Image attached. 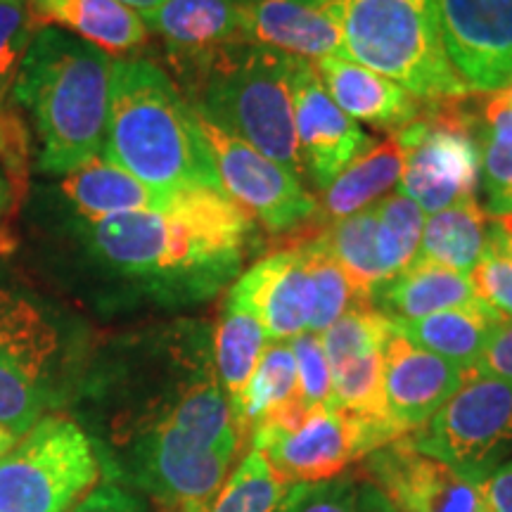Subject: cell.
<instances>
[{"instance_id": "15", "label": "cell", "mask_w": 512, "mask_h": 512, "mask_svg": "<svg viewBox=\"0 0 512 512\" xmlns=\"http://www.w3.org/2000/svg\"><path fill=\"white\" fill-rule=\"evenodd\" d=\"M467 377L465 368L415 347L392 323L382 351V389L387 418L401 437L427 425Z\"/></svg>"}, {"instance_id": "20", "label": "cell", "mask_w": 512, "mask_h": 512, "mask_svg": "<svg viewBox=\"0 0 512 512\" xmlns=\"http://www.w3.org/2000/svg\"><path fill=\"white\" fill-rule=\"evenodd\" d=\"M55 192L64 219L98 221L126 211L162 209L171 202L176 190L150 188L121 166L98 155L79 169L60 176Z\"/></svg>"}, {"instance_id": "25", "label": "cell", "mask_w": 512, "mask_h": 512, "mask_svg": "<svg viewBox=\"0 0 512 512\" xmlns=\"http://www.w3.org/2000/svg\"><path fill=\"white\" fill-rule=\"evenodd\" d=\"M211 344H214L216 377L235 420L247 384L268 347V337L252 313L226 297L221 316L211 328Z\"/></svg>"}, {"instance_id": "37", "label": "cell", "mask_w": 512, "mask_h": 512, "mask_svg": "<svg viewBox=\"0 0 512 512\" xmlns=\"http://www.w3.org/2000/svg\"><path fill=\"white\" fill-rule=\"evenodd\" d=\"M69 512H152L140 496L128 491L117 479L98 482Z\"/></svg>"}, {"instance_id": "35", "label": "cell", "mask_w": 512, "mask_h": 512, "mask_svg": "<svg viewBox=\"0 0 512 512\" xmlns=\"http://www.w3.org/2000/svg\"><path fill=\"white\" fill-rule=\"evenodd\" d=\"M479 145H482L479 185L486 195V214L512 216V143H498L479 136Z\"/></svg>"}, {"instance_id": "42", "label": "cell", "mask_w": 512, "mask_h": 512, "mask_svg": "<svg viewBox=\"0 0 512 512\" xmlns=\"http://www.w3.org/2000/svg\"><path fill=\"white\" fill-rule=\"evenodd\" d=\"M10 204H12V183L8 174H5L3 166H0V214H3Z\"/></svg>"}, {"instance_id": "46", "label": "cell", "mask_w": 512, "mask_h": 512, "mask_svg": "<svg viewBox=\"0 0 512 512\" xmlns=\"http://www.w3.org/2000/svg\"><path fill=\"white\" fill-rule=\"evenodd\" d=\"M233 3H238V5H242V3H252V0H233Z\"/></svg>"}, {"instance_id": "13", "label": "cell", "mask_w": 512, "mask_h": 512, "mask_svg": "<svg viewBox=\"0 0 512 512\" xmlns=\"http://www.w3.org/2000/svg\"><path fill=\"white\" fill-rule=\"evenodd\" d=\"M290 91L304 178L325 190L375 140L335 105L313 62L292 57Z\"/></svg>"}, {"instance_id": "32", "label": "cell", "mask_w": 512, "mask_h": 512, "mask_svg": "<svg viewBox=\"0 0 512 512\" xmlns=\"http://www.w3.org/2000/svg\"><path fill=\"white\" fill-rule=\"evenodd\" d=\"M299 247H302L304 252L306 266H309L313 280V294H316L309 332L320 335V332L328 330L332 323H337L344 313L366 304H361V299H358L347 273H344L323 249H318L311 240H304Z\"/></svg>"}, {"instance_id": "11", "label": "cell", "mask_w": 512, "mask_h": 512, "mask_svg": "<svg viewBox=\"0 0 512 512\" xmlns=\"http://www.w3.org/2000/svg\"><path fill=\"white\" fill-rule=\"evenodd\" d=\"M226 195L268 233H290L316 216L318 200L304 181L252 145L195 114Z\"/></svg>"}, {"instance_id": "12", "label": "cell", "mask_w": 512, "mask_h": 512, "mask_svg": "<svg viewBox=\"0 0 512 512\" xmlns=\"http://www.w3.org/2000/svg\"><path fill=\"white\" fill-rule=\"evenodd\" d=\"M441 46L467 93L512 86V0H434Z\"/></svg>"}, {"instance_id": "28", "label": "cell", "mask_w": 512, "mask_h": 512, "mask_svg": "<svg viewBox=\"0 0 512 512\" xmlns=\"http://www.w3.org/2000/svg\"><path fill=\"white\" fill-rule=\"evenodd\" d=\"M294 401H299L294 351L290 342H268L252 380L247 384L238 413H235V425H238L245 446L254 427L271 420L275 413H280Z\"/></svg>"}, {"instance_id": "33", "label": "cell", "mask_w": 512, "mask_h": 512, "mask_svg": "<svg viewBox=\"0 0 512 512\" xmlns=\"http://www.w3.org/2000/svg\"><path fill=\"white\" fill-rule=\"evenodd\" d=\"M38 29L27 0H0V117L8 114L12 88Z\"/></svg>"}, {"instance_id": "18", "label": "cell", "mask_w": 512, "mask_h": 512, "mask_svg": "<svg viewBox=\"0 0 512 512\" xmlns=\"http://www.w3.org/2000/svg\"><path fill=\"white\" fill-rule=\"evenodd\" d=\"M143 19L162 41L171 69L247 41L240 5L233 0H164Z\"/></svg>"}, {"instance_id": "19", "label": "cell", "mask_w": 512, "mask_h": 512, "mask_svg": "<svg viewBox=\"0 0 512 512\" xmlns=\"http://www.w3.org/2000/svg\"><path fill=\"white\" fill-rule=\"evenodd\" d=\"M313 67L335 105L356 124L363 121L380 131L396 133L425 110L422 102L403 91L399 83L347 57H323L313 62Z\"/></svg>"}, {"instance_id": "43", "label": "cell", "mask_w": 512, "mask_h": 512, "mask_svg": "<svg viewBox=\"0 0 512 512\" xmlns=\"http://www.w3.org/2000/svg\"><path fill=\"white\" fill-rule=\"evenodd\" d=\"M119 3H124L126 8H131V10L140 12V15H145V12L155 10L157 5H162L164 0H119Z\"/></svg>"}, {"instance_id": "27", "label": "cell", "mask_w": 512, "mask_h": 512, "mask_svg": "<svg viewBox=\"0 0 512 512\" xmlns=\"http://www.w3.org/2000/svg\"><path fill=\"white\" fill-rule=\"evenodd\" d=\"M377 214L373 207L351 214L347 219L328 223L318 235L309 238L318 249H323L335 264L347 273L361 304L370 306V299L387 275H384L375 247Z\"/></svg>"}, {"instance_id": "29", "label": "cell", "mask_w": 512, "mask_h": 512, "mask_svg": "<svg viewBox=\"0 0 512 512\" xmlns=\"http://www.w3.org/2000/svg\"><path fill=\"white\" fill-rule=\"evenodd\" d=\"M377 259L387 278L415 264L427 214L403 192H394L375 204Z\"/></svg>"}, {"instance_id": "24", "label": "cell", "mask_w": 512, "mask_h": 512, "mask_svg": "<svg viewBox=\"0 0 512 512\" xmlns=\"http://www.w3.org/2000/svg\"><path fill=\"white\" fill-rule=\"evenodd\" d=\"M401 150L394 138L373 143L363 155H358L347 169L320 190L316 219L320 226L342 221L351 214L373 207L399 185L401 178Z\"/></svg>"}, {"instance_id": "1", "label": "cell", "mask_w": 512, "mask_h": 512, "mask_svg": "<svg viewBox=\"0 0 512 512\" xmlns=\"http://www.w3.org/2000/svg\"><path fill=\"white\" fill-rule=\"evenodd\" d=\"M67 221L76 259L117 297L164 309L197 306L240 278L261 230L223 190H176L162 209Z\"/></svg>"}, {"instance_id": "23", "label": "cell", "mask_w": 512, "mask_h": 512, "mask_svg": "<svg viewBox=\"0 0 512 512\" xmlns=\"http://www.w3.org/2000/svg\"><path fill=\"white\" fill-rule=\"evenodd\" d=\"M503 320L508 318H503L482 299H475V302L456 306V309L432 313V316L418 320H406V323H394V328L403 337L411 339L415 347L432 351V354L472 373L491 335Z\"/></svg>"}, {"instance_id": "6", "label": "cell", "mask_w": 512, "mask_h": 512, "mask_svg": "<svg viewBox=\"0 0 512 512\" xmlns=\"http://www.w3.org/2000/svg\"><path fill=\"white\" fill-rule=\"evenodd\" d=\"M344 57L427 105L465 100L441 46L434 0H342Z\"/></svg>"}, {"instance_id": "4", "label": "cell", "mask_w": 512, "mask_h": 512, "mask_svg": "<svg viewBox=\"0 0 512 512\" xmlns=\"http://www.w3.org/2000/svg\"><path fill=\"white\" fill-rule=\"evenodd\" d=\"M292 57L252 41L171 69L190 110L304 181L294 133Z\"/></svg>"}, {"instance_id": "40", "label": "cell", "mask_w": 512, "mask_h": 512, "mask_svg": "<svg viewBox=\"0 0 512 512\" xmlns=\"http://www.w3.org/2000/svg\"><path fill=\"white\" fill-rule=\"evenodd\" d=\"M356 508L358 512H399L392 503L387 501V496H384L382 491L370 482L358 484Z\"/></svg>"}, {"instance_id": "22", "label": "cell", "mask_w": 512, "mask_h": 512, "mask_svg": "<svg viewBox=\"0 0 512 512\" xmlns=\"http://www.w3.org/2000/svg\"><path fill=\"white\" fill-rule=\"evenodd\" d=\"M475 299L477 294L470 275L427 261H415L406 271L392 275L377 287L370 299V309L382 313L389 323H406V320L465 306Z\"/></svg>"}, {"instance_id": "17", "label": "cell", "mask_w": 512, "mask_h": 512, "mask_svg": "<svg viewBox=\"0 0 512 512\" xmlns=\"http://www.w3.org/2000/svg\"><path fill=\"white\" fill-rule=\"evenodd\" d=\"M240 12L247 41L309 62L344 57L342 0H252Z\"/></svg>"}, {"instance_id": "9", "label": "cell", "mask_w": 512, "mask_h": 512, "mask_svg": "<svg viewBox=\"0 0 512 512\" xmlns=\"http://www.w3.org/2000/svg\"><path fill=\"white\" fill-rule=\"evenodd\" d=\"M460 102H437L394 133L401 150L399 192L427 216L463 200H475L482 171L477 117Z\"/></svg>"}, {"instance_id": "14", "label": "cell", "mask_w": 512, "mask_h": 512, "mask_svg": "<svg viewBox=\"0 0 512 512\" xmlns=\"http://www.w3.org/2000/svg\"><path fill=\"white\" fill-rule=\"evenodd\" d=\"M363 465L368 482L399 512H489L475 484L403 437L377 448Z\"/></svg>"}, {"instance_id": "36", "label": "cell", "mask_w": 512, "mask_h": 512, "mask_svg": "<svg viewBox=\"0 0 512 512\" xmlns=\"http://www.w3.org/2000/svg\"><path fill=\"white\" fill-rule=\"evenodd\" d=\"M358 484L351 477L316 484H292L275 512H358Z\"/></svg>"}, {"instance_id": "3", "label": "cell", "mask_w": 512, "mask_h": 512, "mask_svg": "<svg viewBox=\"0 0 512 512\" xmlns=\"http://www.w3.org/2000/svg\"><path fill=\"white\" fill-rule=\"evenodd\" d=\"M100 157L155 190H223L195 112L147 57H114Z\"/></svg>"}, {"instance_id": "30", "label": "cell", "mask_w": 512, "mask_h": 512, "mask_svg": "<svg viewBox=\"0 0 512 512\" xmlns=\"http://www.w3.org/2000/svg\"><path fill=\"white\" fill-rule=\"evenodd\" d=\"M287 491L290 484L275 475L256 448H249L207 512H275Z\"/></svg>"}, {"instance_id": "7", "label": "cell", "mask_w": 512, "mask_h": 512, "mask_svg": "<svg viewBox=\"0 0 512 512\" xmlns=\"http://www.w3.org/2000/svg\"><path fill=\"white\" fill-rule=\"evenodd\" d=\"M396 439L401 434L392 422L361 418L335 406L306 411L294 401L254 427L247 451L256 448L275 475L292 486L335 479Z\"/></svg>"}, {"instance_id": "38", "label": "cell", "mask_w": 512, "mask_h": 512, "mask_svg": "<svg viewBox=\"0 0 512 512\" xmlns=\"http://www.w3.org/2000/svg\"><path fill=\"white\" fill-rule=\"evenodd\" d=\"M472 373L512 380V320H503L494 330Z\"/></svg>"}, {"instance_id": "16", "label": "cell", "mask_w": 512, "mask_h": 512, "mask_svg": "<svg viewBox=\"0 0 512 512\" xmlns=\"http://www.w3.org/2000/svg\"><path fill=\"white\" fill-rule=\"evenodd\" d=\"M226 297L259 320L268 342H292L309 332L316 294L302 247L259 259L240 273Z\"/></svg>"}, {"instance_id": "34", "label": "cell", "mask_w": 512, "mask_h": 512, "mask_svg": "<svg viewBox=\"0 0 512 512\" xmlns=\"http://www.w3.org/2000/svg\"><path fill=\"white\" fill-rule=\"evenodd\" d=\"M297 361L299 403L306 411L332 406V373L323 342L316 332H302L290 342Z\"/></svg>"}, {"instance_id": "21", "label": "cell", "mask_w": 512, "mask_h": 512, "mask_svg": "<svg viewBox=\"0 0 512 512\" xmlns=\"http://www.w3.org/2000/svg\"><path fill=\"white\" fill-rule=\"evenodd\" d=\"M41 27H57L93 43L107 55L133 57L147 46V24L140 12L119 0H27Z\"/></svg>"}, {"instance_id": "8", "label": "cell", "mask_w": 512, "mask_h": 512, "mask_svg": "<svg viewBox=\"0 0 512 512\" xmlns=\"http://www.w3.org/2000/svg\"><path fill=\"white\" fill-rule=\"evenodd\" d=\"M100 470L91 434L50 413L0 456V512H69L100 482Z\"/></svg>"}, {"instance_id": "5", "label": "cell", "mask_w": 512, "mask_h": 512, "mask_svg": "<svg viewBox=\"0 0 512 512\" xmlns=\"http://www.w3.org/2000/svg\"><path fill=\"white\" fill-rule=\"evenodd\" d=\"M86 368L79 325L0 273V427L22 437L79 392Z\"/></svg>"}, {"instance_id": "10", "label": "cell", "mask_w": 512, "mask_h": 512, "mask_svg": "<svg viewBox=\"0 0 512 512\" xmlns=\"http://www.w3.org/2000/svg\"><path fill=\"white\" fill-rule=\"evenodd\" d=\"M403 439L477 484L512 458V380L470 373L427 425Z\"/></svg>"}, {"instance_id": "44", "label": "cell", "mask_w": 512, "mask_h": 512, "mask_svg": "<svg viewBox=\"0 0 512 512\" xmlns=\"http://www.w3.org/2000/svg\"><path fill=\"white\" fill-rule=\"evenodd\" d=\"M19 437L17 434H12L10 430H5V427H0V456H3L5 451H8V448L15 444Z\"/></svg>"}, {"instance_id": "41", "label": "cell", "mask_w": 512, "mask_h": 512, "mask_svg": "<svg viewBox=\"0 0 512 512\" xmlns=\"http://www.w3.org/2000/svg\"><path fill=\"white\" fill-rule=\"evenodd\" d=\"M486 102H489V105H494V107H501V110L512 112V86L503 88V91L486 95Z\"/></svg>"}, {"instance_id": "39", "label": "cell", "mask_w": 512, "mask_h": 512, "mask_svg": "<svg viewBox=\"0 0 512 512\" xmlns=\"http://www.w3.org/2000/svg\"><path fill=\"white\" fill-rule=\"evenodd\" d=\"M489 512H512V458L475 484Z\"/></svg>"}, {"instance_id": "45", "label": "cell", "mask_w": 512, "mask_h": 512, "mask_svg": "<svg viewBox=\"0 0 512 512\" xmlns=\"http://www.w3.org/2000/svg\"><path fill=\"white\" fill-rule=\"evenodd\" d=\"M10 245H12L10 235H8V233H5L3 223H0V256H3L5 252H8V249H10Z\"/></svg>"}, {"instance_id": "26", "label": "cell", "mask_w": 512, "mask_h": 512, "mask_svg": "<svg viewBox=\"0 0 512 512\" xmlns=\"http://www.w3.org/2000/svg\"><path fill=\"white\" fill-rule=\"evenodd\" d=\"M491 216L475 200H463L430 214L415 261H427L470 275L484 252Z\"/></svg>"}, {"instance_id": "31", "label": "cell", "mask_w": 512, "mask_h": 512, "mask_svg": "<svg viewBox=\"0 0 512 512\" xmlns=\"http://www.w3.org/2000/svg\"><path fill=\"white\" fill-rule=\"evenodd\" d=\"M477 299L512 320V216H491L484 252L472 268Z\"/></svg>"}, {"instance_id": "2", "label": "cell", "mask_w": 512, "mask_h": 512, "mask_svg": "<svg viewBox=\"0 0 512 512\" xmlns=\"http://www.w3.org/2000/svg\"><path fill=\"white\" fill-rule=\"evenodd\" d=\"M114 57L57 27H41L19 69L12 100L38 140V169L64 176L102 152Z\"/></svg>"}]
</instances>
